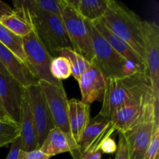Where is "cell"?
<instances>
[{"mask_svg": "<svg viewBox=\"0 0 159 159\" xmlns=\"http://www.w3.org/2000/svg\"><path fill=\"white\" fill-rule=\"evenodd\" d=\"M149 102L159 105L154 96L148 75L135 71L121 79H107L99 114L110 120L114 112L124 106Z\"/></svg>", "mask_w": 159, "mask_h": 159, "instance_id": "6da1fadb", "label": "cell"}, {"mask_svg": "<svg viewBox=\"0 0 159 159\" xmlns=\"http://www.w3.org/2000/svg\"><path fill=\"white\" fill-rule=\"evenodd\" d=\"M13 12L27 21L53 57L62 48H72L61 17L50 12L26 9L19 0L13 1Z\"/></svg>", "mask_w": 159, "mask_h": 159, "instance_id": "7a4b0ae2", "label": "cell"}, {"mask_svg": "<svg viewBox=\"0 0 159 159\" xmlns=\"http://www.w3.org/2000/svg\"><path fill=\"white\" fill-rule=\"evenodd\" d=\"M101 20L113 34L126 42L144 61L143 20L134 11L119 2L108 0L107 9Z\"/></svg>", "mask_w": 159, "mask_h": 159, "instance_id": "3957f363", "label": "cell"}, {"mask_svg": "<svg viewBox=\"0 0 159 159\" xmlns=\"http://www.w3.org/2000/svg\"><path fill=\"white\" fill-rule=\"evenodd\" d=\"M87 22L94 52L93 63L97 66L107 79H121L135 71H139L110 46L92 22L89 20Z\"/></svg>", "mask_w": 159, "mask_h": 159, "instance_id": "277c9868", "label": "cell"}, {"mask_svg": "<svg viewBox=\"0 0 159 159\" xmlns=\"http://www.w3.org/2000/svg\"><path fill=\"white\" fill-rule=\"evenodd\" d=\"M61 17L72 49L93 63L94 52L87 20L76 11L68 0H59Z\"/></svg>", "mask_w": 159, "mask_h": 159, "instance_id": "5b68a950", "label": "cell"}, {"mask_svg": "<svg viewBox=\"0 0 159 159\" xmlns=\"http://www.w3.org/2000/svg\"><path fill=\"white\" fill-rule=\"evenodd\" d=\"M25 65L38 81L54 85H62L61 81L54 79L51 73V64L54 57L41 43L35 31L22 37Z\"/></svg>", "mask_w": 159, "mask_h": 159, "instance_id": "8992f818", "label": "cell"}, {"mask_svg": "<svg viewBox=\"0 0 159 159\" xmlns=\"http://www.w3.org/2000/svg\"><path fill=\"white\" fill-rule=\"evenodd\" d=\"M157 123H159V110L154 107L145 113L137 125L124 134L129 159L144 158Z\"/></svg>", "mask_w": 159, "mask_h": 159, "instance_id": "52a82bcc", "label": "cell"}, {"mask_svg": "<svg viewBox=\"0 0 159 159\" xmlns=\"http://www.w3.org/2000/svg\"><path fill=\"white\" fill-rule=\"evenodd\" d=\"M144 61L155 100L159 102V27L155 22H142Z\"/></svg>", "mask_w": 159, "mask_h": 159, "instance_id": "ba28073f", "label": "cell"}, {"mask_svg": "<svg viewBox=\"0 0 159 159\" xmlns=\"http://www.w3.org/2000/svg\"><path fill=\"white\" fill-rule=\"evenodd\" d=\"M39 85L48 103L54 127L71 136L68 124V99L63 84L57 85L39 81Z\"/></svg>", "mask_w": 159, "mask_h": 159, "instance_id": "9c48e42d", "label": "cell"}, {"mask_svg": "<svg viewBox=\"0 0 159 159\" xmlns=\"http://www.w3.org/2000/svg\"><path fill=\"white\" fill-rule=\"evenodd\" d=\"M30 107L37 134L38 149L47 135L54 127L52 117L40 85H31L26 87Z\"/></svg>", "mask_w": 159, "mask_h": 159, "instance_id": "30bf717a", "label": "cell"}, {"mask_svg": "<svg viewBox=\"0 0 159 159\" xmlns=\"http://www.w3.org/2000/svg\"><path fill=\"white\" fill-rule=\"evenodd\" d=\"M115 131L110 120L98 114L90 120L78 142L76 149L71 152V155L88 151L100 150L99 148L102 141L107 137L111 136Z\"/></svg>", "mask_w": 159, "mask_h": 159, "instance_id": "8fae6325", "label": "cell"}, {"mask_svg": "<svg viewBox=\"0 0 159 159\" xmlns=\"http://www.w3.org/2000/svg\"><path fill=\"white\" fill-rule=\"evenodd\" d=\"M23 87L9 72H0V104L6 116L19 124Z\"/></svg>", "mask_w": 159, "mask_h": 159, "instance_id": "7c38bea8", "label": "cell"}, {"mask_svg": "<svg viewBox=\"0 0 159 159\" xmlns=\"http://www.w3.org/2000/svg\"><path fill=\"white\" fill-rule=\"evenodd\" d=\"M107 79L94 63L90 64L86 71L79 78L81 102L91 105L95 101L102 102L107 86Z\"/></svg>", "mask_w": 159, "mask_h": 159, "instance_id": "4fadbf2b", "label": "cell"}, {"mask_svg": "<svg viewBox=\"0 0 159 159\" xmlns=\"http://www.w3.org/2000/svg\"><path fill=\"white\" fill-rule=\"evenodd\" d=\"M154 107L158 109L155 102L124 106L114 112L110 117V122L116 131L124 134L137 125L145 113Z\"/></svg>", "mask_w": 159, "mask_h": 159, "instance_id": "5bb4252c", "label": "cell"}, {"mask_svg": "<svg viewBox=\"0 0 159 159\" xmlns=\"http://www.w3.org/2000/svg\"><path fill=\"white\" fill-rule=\"evenodd\" d=\"M19 125L20 127L22 150L29 152L38 149L37 130L31 113L26 87H23Z\"/></svg>", "mask_w": 159, "mask_h": 159, "instance_id": "9a60e30c", "label": "cell"}, {"mask_svg": "<svg viewBox=\"0 0 159 159\" xmlns=\"http://www.w3.org/2000/svg\"><path fill=\"white\" fill-rule=\"evenodd\" d=\"M95 27L101 34V35L106 39L107 42L110 44V46L116 51L119 54H120L124 59L131 63L137 70L141 72L147 73V68L144 64V61L141 57H140L136 54L134 51L127 44L126 42L121 40L120 38L115 35L111 32L107 26H105L102 20H99L95 22H92Z\"/></svg>", "mask_w": 159, "mask_h": 159, "instance_id": "2e32d148", "label": "cell"}, {"mask_svg": "<svg viewBox=\"0 0 159 159\" xmlns=\"http://www.w3.org/2000/svg\"><path fill=\"white\" fill-rule=\"evenodd\" d=\"M0 61L8 72L23 86L27 87L39 83V81L30 71L26 65L16 54L0 43Z\"/></svg>", "mask_w": 159, "mask_h": 159, "instance_id": "e0dca14e", "label": "cell"}, {"mask_svg": "<svg viewBox=\"0 0 159 159\" xmlns=\"http://www.w3.org/2000/svg\"><path fill=\"white\" fill-rule=\"evenodd\" d=\"M90 120L89 105L83 103L76 99L68 100V124L70 134L76 146Z\"/></svg>", "mask_w": 159, "mask_h": 159, "instance_id": "ac0fdd59", "label": "cell"}, {"mask_svg": "<svg viewBox=\"0 0 159 159\" xmlns=\"http://www.w3.org/2000/svg\"><path fill=\"white\" fill-rule=\"evenodd\" d=\"M39 149L46 155L53 157L65 152L71 153L76 149V144L70 135L57 127H54L50 130Z\"/></svg>", "mask_w": 159, "mask_h": 159, "instance_id": "d6986e66", "label": "cell"}, {"mask_svg": "<svg viewBox=\"0 0 159 159\" xmlns=\"http://www.w3.org/2000/svg\"><path fill=\"white\" fill-rule=\"evenodd\" d=\"M85 20L95 22L101 20L107 7L108 0H68Z\"/></svg>", "mask_w": 159, "mask_h": 159, "instance_id": "ffe728a7", "label": "cell"}, {"mask_svg": "<svg viewBox=\"0 0 159 159\" xmlns=\"http://www.w3.org/2000/svg\"><path fill=\"white\" fill-rule=\"evenodd\" d=\"M57 56L65 57L68 59L71 67V75H73L77 81H79L81 75L86 71L91 64V62L70 48L59 50Z\"/></svg>", "mask_w": 159, "mask_h": 159, "instance_id": "44dd1931", "label": "cell"}, {"mask_svg": "<svg viewBox=\"0 0 159 159\" xmlns=\"http://www.w3.org/2000/svg\"><path fill=\"white\" fill-rule=\"evenodd\" d=\"M0 23L20 37H25L34 30L33 26L27 21L14 12L11 15L2 17Z\"/></svg>", "mask_w": 159, "mask_h": 159, "instance_id": "7402d4cb", "label": "cell"}, {"mask_svg": "<svg viewBox=\"0 0 159 159\" xmlns=\"http://www.w3.org/2000/svg\"><path fill=\"white\" fill-rule=\"evenodd\" d=\"M0 43L10 50L22 61H25L22 37L12 34L0 23Z\"/></svg>", "mask_w": 159, "mask_h": 159, "instance_id": "603a6c76", "label": "cell"}, {"mask_svg": "<svg viewBox=\"0 0 159 159\" xmlns=\"http://www.w3.org/2000/svg\"><path fill=\"white\" fill-rule=\"evenodd\" d=\"M19 137H20L19 124L10 119L0 120V148L11 144Z\"/></svg>", "mask_w": 159, "mask_h": 159, "instance_id": "cb8c5ba5", "label": "cell"}, {"mask_svg": "<svg viewBox=\"0 0 159 159\" xmlns=\"http://www.w3.org/2000/svg\"><path fill=\"white\" fill-rule=\"evenodd\" d=\"M19 2L26 9L50 12L61 16L59 0H29V1Z\"/></svg>", "mask_w": 159, "mask_h": 159, "instance_id": "d4e9b609", "label": "cell"}, {"mask_svg": "<svg viewBox=\"0 0 159 159\" xmlns=\"http://www.w3.org/2000/svg\"><path fill=\"white\" fill-rule=\"evenodd\" d=\"M51 73L53 77L58 81L68 79L71 75L70 62L66 57L61 56L54 57L51 64Z\"/></svg>", "mask_w": 159, "mask_h": 159, "instance_id": "484cf974", "label": "cell"}, {"mask_svg": "<svg viewBox=\"0 0 159 159\" xmlns=\"http://www.w3.org/2000/svg\"><path fill=\"white\" fill-rule=\"evenodd\" d=\"M143 159H159V123L155 124L150 144Z\"/></svg>", "mask_w": 159, "mask_h": 159, "instance_id": "4316f807", "label": "cell"}, {"mask_svg": "<svg viewBox=\"0 0 159 159\" xmlns=\"http://www.w3.org/2000/svg\"><path fill=\"white\" fill-rule=\"evenodd\" d=\"M118 134H119V141H118L117 149L115 152V159H129L125 137L123 133Z\"/></svg>", "mask_w": 159, "mask_h": 159, "instance_id": "83f0119b", "label": "cell"}, {"mask_svg": "<svg viewBox=\"0 0 159 159\" xmlns=\"http://www.w3.org/2000/svg\"><path fill=\"white\" fill-rule=\"evenodd\" d=\"M51 157L42 152L40 149L25 152L21 149L19 159H50Z\"/></svg>", "mask_w": 159, "mask_h": 159, "instance_id": "f1b7e54d", "label": "cell"}, {"mask_svg": "<svg viewBox=\"0 0 159 159\" xmlns=\"http://www.w3.org/2000/svg\"><path fill=\"white\" fill-rule=\"evenodd\" d=\"M102 153L105 154H113L116 152L117 149V144L115 140L111 136L107 137L101 143L100 148H99Z\"/></svg>", "mask_w": 159, "mask_h": 159, "instance_id": "f546056e", "label": "cell"}, {"mask_svg": "<svg viewBox=\"0 0 159 159\" xmlns=\"http://www.w3.org/2000/svg\"><path fill=\"white\" fill-rule=\"evenodd\" d=\"M21 149V138H20V137H19L18 138H16L15 141L11 143L10 151H9L6 159H19Z\"/></svg>", "mask_w": 159, "mask_h": 159, "instance_id": "4dcf8cb0", "label": "cell"}, {"mask_svg": "<svg viewBox=\"0 0 159 159\" xmlns=\"http://www.w3.org/2000/svg\"><path fill=\"white\" fill-rule=\"evenodd\" d=\"M71 156L73 159H101L102 152L100 150L88 151L80 154H74Z\"/></svg>", "mask_w": 159, "mask_h": 159, "instance_id": "1f68e13d", "label": "cell"}, {"mask_svg": "<svg viewBox=\"0 0 159 159\" xmlns=\"http://www.w3.org/2000/svg\"><path fill=\"white\" fill-rule=\"evenodd\" d=\"M12 13H13V9L4 2L0 1V20L2 17L5 16H9Z\"/></svg>", "mask_w": 159, "mask_h": 159, "instance_id": "d6a6232c", "label": "cell"}, {"mask_svg": "<svg viewBox=\"0 0 159 159\" xmlns=\"http://www.w3.org/2000/svg\"><path fill=\"white\" fill-rule=\"evenodd\" d=\"M6 119H9V118L6 116L4 110H3L1 104H0V120H6Z\"/></svg>", "mask_w": 159, "mask_h": 159, "instance_id": "836d02e7", "label": "cell"}, {"mask_svg": "<svg viewBox=\"0 0 159 159\" xmlns=\"http://www.w3.org/2000/svg\"><path fill=\"white\" fill-rule=\"evenodd\" d=\"M0 72H8V71L6 69V68L3 66V65L1 63V61H0Z\"/></svg>", "mask_w": 159, "mask_h": 159, "instance_id": "e575fe53", "label": "cell"}]
</instances>
